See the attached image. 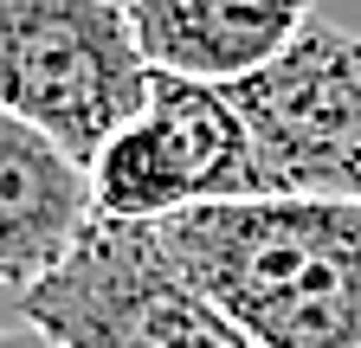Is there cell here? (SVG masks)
<instances>
[{"label":"cell","instance_id":"cell-1","mask_svg":"<svg viewBox=\"0 0 361 348\" xmlns=\"http://www.w3.org/2000/svg\"><path fill=\"white\" fill-rule=\"evenodd\" d=\"M155 239L258 348H361V206L233 200L174 213Z\"/></svg>","mask_w":361,"mask_h":348},{"label":"cell","instance_id":"cell-2","mask_svg":"<svg viewBox=\"0 0 361 348\" xmlns=\"http://www.w3.org/2000/svg\"><path fill=\"white\" fill-rule=\"evenodd\" d=\"M155 71L123 0H0V110L65 149L84 174L142 116Z\"/></svg>","mask_w":361,"mask_h":348},{"label":"cell","instance_id":"cell-3","mask_svg":"<svg viewBox=\"0 0 361 348\" xmlns=\"http://www.w3.org/2000/svg\"><path fill=\"white\" fill-rule=\"evenodd\" d=\"M226 97L252 142L258 200L361 206V32L316 20Z\"/></svg>","mask_w":361,"mask_h":348},{"label":"cell","instance_id":"cell-4","mask_svg":"<svg viewBox=\"0 0 361 348\" xmlns=\"http://www.w3.org/2000/svg\"><path fill=\"white\" fill-rule=\"evenodd\" d=\"M20 323L59 348H258L168 265L155 226L90 220L78 251L20 297Z\"/></svg>","mask_w":361,"mask_h":348},{"label":"cell","instance_id":"cell-5","mask_svg":"<svg viewBox=\"0 0 361 348\" xmlns=\"http://www.w3.org/2000/svg\"><path fill=\"white\" fill-rule=\"evenodd\" d=\"M258 200L252 181V142L233 97L213 84L161 77L142 116L123 123L90 161V206L116 226H161L194 206H233Z\"/></svg>","mask_w":361,"mask_h":348},{"label":"cell","instance_id":"cell-6","mask_svg":"<svg viewBox=\"0 0 361 348\" xmlns=\"http://www.w3.org/2000/svg\"><path fill=\"white\" fill-rule=\"evenodd\" d=\"M149 71L233 91L316 26V0H123Z\"/></svg>","mask_w":361,"mask_h":348},{"label":"cell","instance_id":"cell-7","mask_svg":"<svg viewBox=\"0 0 361 348\" xmlns=\"http://www.w3.org/2000/svg\"><path fill=\"white\" fill-rule=\"evenodd\" d=\"M90 174L0 110V290L45 284L90 232Z\"/></svg>","mask_w":361,"mask_h":348},{"label":"cell","instance_id":"cell-8","mask_svg":"<svg viewBox=\"0 0 361 348\" xmlns=\"http://www.w3.org/2000/svg\"><path fill=\"white\" fill-rule=\"evenodd\" d=\"M0 348H59L45 329H32V323H7L0 329Z\"/></svg>","mask_w":361,"mask_h":348}]
</instances>
